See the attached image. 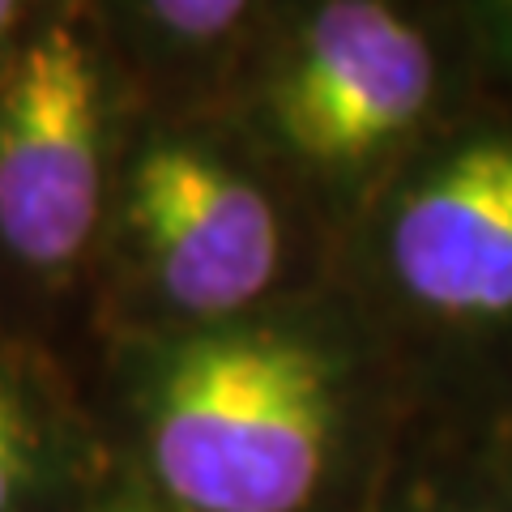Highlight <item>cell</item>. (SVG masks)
Here are the masks:
<instances>
[{
  "mask_svg": "<svg viewBox=\"0 0 512 512\" xmlns=\"http://www.w3.org/2000/svg\"><path fill=\"white\" fill-rule=\"evenodd\" d=\"M39 466V423L30 414L22 384L0 372V512H13Z\"/></svg>",
  "mask_w": 512,
  "mask_h": 512,
  "instance_id": "52a82bcc",
  "label": "cell"
},
{
  "mask_svg": "<svg viewBox=\"0 0 512 512\" xmlns=\"http://www.w3.org/2000/svg\"><path fill=\"white\" fill-rule=\"evenodd\" d=\"M124 231L154 295L192 325L252 316L282 269L269 192L197 141L158 137L128 163Z\"/></svg>",
  "mask_w": 512,
  "mask_h": 512,
  "instance_id": "5b68a950",
  "label": "cell"
},
{
  "mask_svg": "<svg viewBox=\"0 0 512 512\" xmlns=\"http://www.w3.org/2000/svg\"><path fill=\"white\" fill-rule=\"evenodd\" d=\"M35 26H39V18H30V5L0 0V73L9 69V60L18 56V47L30 39V30Z\"/></svg>",
  "mask_w": 512,
  "mask_h": 512,
  "instance_id": "30bf717a",
  "label": "cell"
},
{
  "mask_svg": "<svg viewBox=\"0 0 512 512\" xmlns=\"http://www.w3.org/2000/svg\"><path fill=\"white\" fill-rule=\"evenodd\" d=\"M440 90V47L419 18L384 0H329L269 77L265 124L308 171L359 180L423 137Z\"/></svg>",
  "mask_w": 512,
  "mask_h": 512,
  "instance_id": "3957f363",
  "label": "cell"
},
{
  "mask_svg": "<svg viewBox=\"0 0 512 512\" xmlns=\"http://www.w3.org/2000/svg\"><path fill=\"white\" fill-rule=\"evenodd\" d=\"M474 30L483 35V47L512 73V0L500 5H478L474 9Z\"/></svg>",
  "mask_w": 512,
  "mask_h": 512,
  "instance_id": "9c48e42d",
  "label": "cell"
},
{
  "mask_svg": "<svg viewBox=\"0 0 512 512\" xmlns=\"http://www.w3.org/2000/svg\"><path fill=\"white\" fill-rule=\"evenodd\" d=\"M128 18L146 35V47L158 60L201 64L248 26L252 9L235 0H158V5L128 9Z\"/></svg>",
  "mask_w": 512,
  "mask_h": 512,
  "instance_id": "8992f818",
  "label": "cell"
},
{
  "mask_svg": "<svg viewBox=\"0 0 512 512\" xmlns=\"http://www.w3.org/2000/svg\"><path fill=\"white\" fill-rule=\"evenodd\" d=\"M376 265L410 320L453 342H512V120H474L397 171Z\"/></svg>",
  "mask_w": 512,
  "mask_h": 512,
  "instance_id": "7a4b0ae2",
  "label": "cell"
},
{
  "mask_svg": "<svg viewBox=\"0 0 512 512\" xmlns=\"http://www.w3.org/2000/svg\"><path fill=\"white\" fill-rule=\"evenodd\" d=\"M389 512H508V504H504V487H487V491H431V495H414V500H402Z\"/></svg>",
  "mask_w": 512,
  "mask_h": 512,
  "instance_id": "ba28073f",
  "label": "cell"
},
{
  "mask_svg": "<svg viewBox=\"0 0 512 512\" xmlns=\"http://www.w3.org/2000/svg\"><path fill=\"white\" fill-rule=\"evenodd\" d=\"M363 359L312 320L192 325L141 367L146 466L171 512H308L363 423Z\"/></svg>",
  "mask_w": 512,
  "mask_h": 512,
  "instance_id": "6da1fadb",
  "label": "cell"
},
{
  "mask_svg": "<svg viewBox=\"0 0 512 512\" xmlns=\"http://www.w3.org/2000/svg\"><path fill=\"white\" fill-rule=\"evenodd\" d=\"M500 487H504V504H508V512H512V461H508V470H504V478H500Z\"/></svg>",
  "mask_w": 512,
  "mask_h": 512,
  "instance_id": "7c38bea8",
  "label": "cell"
},
{
  "mask_svg": "<svg viewBox=\"0 0 512 512\" xmlns=\"http://www.w3.org/2000/svg\"><path fill=\"white\" fill-rule=\"evenodd\" d=\"M107 64L73 22H39L0 73V248L69 274L107 205Z\"/></svg>",
  "mask_w": 512,
  "mask_h": 512,
  "instance_id": "277c9868",
  "label": "cell"
},
{
  "mask_svg": "<svg viewBox=\"0 0 512 512\" xmlns=\"http://www.w3.org/2000/svg\"><path fill=\"white\" fill-rule=\"evenodd\" d=\"M99 512H171L167 504H154V500H133V495H128V500H116V504H107V508H99Z\"/></svg>",
  "mask_w": 512,
  "mask_h": 512,
  "instance_id": "8fae6325",
  "label": "cell"
}]
</instances>
